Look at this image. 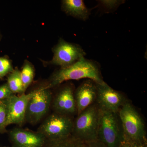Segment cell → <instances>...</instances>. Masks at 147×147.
Masks as SVG:
<instances>
[{
  "mask_svg": "<svg viewBox=\"0 0 147 147\" xmlns=\"http://www.w3.org/2000/svg\"><path fill=\"white\" fill-rule=\"evenodd\" d=\"M88 79L98 84H103L100 65L95 61L84 58L65 67H61L50 77L45 87L51 89L68 80Z\"/></svg>",
  "mask_w": 147,
  "mask_h": 147,
  "instance_id": "6da1fadb",
  "label": "cell"
},
{
  "mask_svg": "<svg viewBox=\"0 0 147 147\" xmlns=\"http://www.w3.org/2000/svg\"><path fill=\"white\" fill-rule=\"evenodd\" d=\"M118 114L123 131L124 139L147 144L144 121L131 103L126 101Z\"/></svg>",
  "mask_w": 147,
  "mask_h": 147,
  "instance_id": "7a4b0ae2",
  "label": "cell"
},
{
  "mask_svg": "<svg viewBox=\"0 0 147 147\" xmlns=\"http://www.w3.org/2000/svg\"><path fill=\"white\" fill-rule=\"evenodd\" d=\"M123 140L118 114L99 109L98 141L106 147H120Z\"/></svg>",
  "mask_w": 147,
  "mask_h": 147,
  "instance_id": "3957f363",
  "label": "cell"
},
{
  "mask_svg": "<svg viewBox=\"0 0 147 147\" xmlns=\"http://www.w3.org/2000/svg\"><path fill=\"white\" fill-rule=\"evenodd\" d=\"M99 116L97 104L90 105L77 115L71 134L85 143L97 140Z\"/></svg>",
  "mask_w": 147,
  "mask_h": 147,
  "instance_id": "277c9868",
  "label": "cell"
},
{
  "mask_svg": "<svg viewBox=\"0 0 147 147\" xmlns=\"http://www.w3.org/2000/svg\"><path fill=\"white\" fill-rule=\"evenodd\" d=\"M74 123L71 117L54 113L41 124L38 131L47 140H57L71 135Z\"/></svg>",
  "mask_w": 147,
  "mask_h": 147,
  "instance_id": "5b68a950",
  "label": "cell"
},
{
  "mask_svg": "<svg viewBox=\"0 0 147 147\" xmlns=\"http://www.w3.org/2000/svg\"><path fill=\"white\" fill-rule=\"evenodd\" d=\"M52 100L50 89L43 86L35 90L27 105L25 120L32 124L38 123L48 113Z\"/></svg>",
  "mask_w": 147,
  "mask_h": 147,
  "instance_id": "8992f818",
  "label": "cell"
},
{
  "mask_svg": "<svg viewBox=\"0 0 147 147\" xmlns=\"http://www.w3.org/2000/svg\"><path fill=\"white\" fill-rule=\"evenodd\" d=\"M53 57L47 62V65L59 66L65 67L85 58L86 52L80 45L71 43L60 38L53 47Z\"/></svg>",
  "mask_w": 147,
  "mask_h": 147,
  "instance_id": "52a82bcc",
  "label": "cell"
},
{
  "mask_svg": "<svg viewBox=\"0 0 147 147\" xmlns=\"http://www.w3.org/2000/svg\"><path fill=\"white\" fill-rule=\"evenodd\" d=\"M97 95L96 101L99 109L118 113L126 102L122 94L113 89L106 84H96Z\"/></svg>",
  "mask_w": 147,
  "mask_h": 147,
  "instance_id": "ba28073f",
  "label": "cell"
},
{
  "mask_svg": "<svg viewBox=\"0 0 147 147\" xmlns=\"http://www.w3.org/2000/svg\"><path fill=\"white\" fill-rule=\"evenodd\" d=\"M34 92L33 91L28 94L25 93L17 96L13 94L7 98V126L11 124L21 125L25 121L27 105Z\"/></svg>",
  "mask_w": 147,
  "mask_h": 147,
  "instance_id": "9c48e42d",
  "label": "cell"
},
{
  "mask_svg": "<svg viewBox=\"0 0 147 147\" xmlns=\"http://www.w3.org/2000/svg\"><path fill=\"white\" fill-rule=\"evenodd\" d=\"M54 113L72 117L77 114L73 87L67 85L62 87L52 100Z\"/></svg>",
  "mask_w": 147,
  "mask_h": 147,
  "instance_id": "30bf717a",
  "label": "cell"
},
{
  "mask_svg": "<svg viewBox=\"0 0 147 147\" xmlns=\"http://www.w3.org/2000/svg\"><path fill=\"white\" fill-rule=\"evenodd\" d=\"M12 147H44L47 139L38 131L14 128L9 133Z\"/></svg>",
  "mask_w": 147,
  "mask_h": 147,
  "instance_id": "8fae6325",
  "label": "cell"
},
{
  "mask_svg": "<svg viewBox=\"0 0 147 147\" xmlns=\"http://www.w3.org/2000/svg\"><path fill=\"white\" fill-rule=\"evenodd\" d=\"M97 95L96 84L91 80L85 81L74 93L77 115L94 103Z\"/></svg>",
  "mask_w": 147,
  "mask_h": 147,
  "instance_id": "7c38bea8",
  "label": "cell"
},
{
  "mask_svg": "<svg viewBox=\"0 0 147 147\" xmlns=\"http://www.w3.org/2000/svg\"><path fill=\"white\" fill-rule=\"evenodd\" d=\"M61 3L62 9L69 15L84 21L89 17L90 11L82 0H63Z\"/></svg>",
  "mask_w": 147,
  "mask_h": 147,
  "instance_id": "4fadbf2b",
  "label": "cell"
},
{
  "mask_svg": "<svg viewBox=\"0 0 147 147\" xmlns=\"http://www.w3.org/2000/svg\"><path fill=\"white\" fill-rule=\"evenodd\" d=\"M44 147H86V145L71 134L63 139L47 140Z\"/></svg>",
  "mask_w": 147,
  "mask_h": 147,
  "instance_id": "5bb4252c",
  "label": "cell"
},
{
  "mask_svg": "<svg viewBox=\"0 0 147 147\" xmlns=\"http://www.w3.org/2000/svg\"><path fill=\"white\" fill-rule=\"evenodd\" d=\"M7 84L13 94L25 93L21 80V71L17 67L7 75Z\"/></svg>",
  "mask_w": 147,
  "mask_h": 147,
  "instance_id": "9a60e30c",
  "label": "cell"
},
{
  "mask_svg": "<svg viewBox=\"0 0 147 147\" xmlns=\"http://www.w3.org/2000/svg\"><path fill=\"white\" fill-rule=\"evenodd\" d=\"M35 69L33 65L28 60L24 61L21 71V80L24 92L32 84L34 78Z\"/></svg>",
  "mask_w": 147,
  "mask_h": 147,
  "instance_id": "2e32d148",
  "label": "cell"
},
{
  "mask_svg": "<svg viewBox=\"0 0 147 147\" xmlns=\"http://www.w3.org/2000/svg\"><path fill=\"white\" fill-rule=\"evenodd\" d=\"M12 62L7 57H0V81L13 71Z\"/></svg>",
  "mask_w": 147,
  "mask_h": 147,
  "instance_id": "e0dca14e",
  "label": "cell"
},
{
  "mask_svg": "<svg viewBox=\"0 0 147 147\" xmlns=\"http://www.w3.org/2000/svg\"><path fill=\"white\" fill-rule=\"evenodd\" d=\"M7 99L0 100V133L6 131L7 120Z\"/></svg>",
  "mask_w": 147,
  "mask_h": 147,
  "instance_id": "ac0fdd59",
  "label": "cell"
},
{
  "mask_svg": "<svg viewBox=\"0 0 147 147\" xmlns=\"http://www.w3.org/2000/svg\"><path fill=\"white\" fill-rule=\"evenodd\" d=\"M13 94L7 83L0 86V100L7 99Z\"/></svg>",
  "mask_w": 147,
  "mask_h": 147,
  "instance_id": "d6986e66",
  "label": "cell"
},
{
  "mask_svg": "<svg viewBox=\"0 0 147 147\" xmlns=\"http://www.w3.org/2000/svg\"><path fill=\"white\" fill-rule=\"evenodd\" d=\"M120 147H147V144L136 143L124 139Z\"/></svg>",
  "mask_w": 147,
  "mask_h": 147,
  "instance_id": "ffe728a7",
  "label": "cell"
},
{
  "mask_svg": "<svg viewBox=\"0 0 147 147\" xmlns=\"http://www.w3.org/2000/svg\"><path fill=\"white\" fill-rule=\"evenodd\" d=\"M121 2L120 1H100V3H101V5L102 6H105V7H108V9H113L114 7H116L117 6L119 5V3Z\"/></svg>",
  "mask_w": 147,
  "mask_h": 147,
  "instance_id": "44dd1931",
  "label": "cell"
},
{
  "mask_svg": "<svg viewBox=\"0 0 147 147\" xmlns=\"http://www.w3.org/2000/svg\"><path fill=\"white\" fill-rule=\"evenodd\" d=\"M86 147H106L98 140L86 143Z\"/></svg>",
  "mask_w": 147,
  "mask_h": 147,
  "instance_id": "7402d4cb",
  "label": "cell"
},
{
  "mask_svg": "<svg viewBox=\"0 0 147 147\" xmlns=\"http://www.w3.org/2000/svg\"><path fill=\"white\" fill-rule=\"evenodd\" d=\"M1 34H0V39H1Z\"/></svg>",
  "mask_w": 147,
  "mask_h": 147,
  "instance_id": "603a6c76",
  "label": "cell"
},
{
  "mask_svg": "<svg viewBox=\"0 0 147 147\" xmlns=\"http://www.w3.org/2000/svg\"></svg>",
  "mask_w": 147,
  "mask_h": 147,
  "instance_id": "cb8c5ba5",
  "label": "cell"
}]
</instances>
